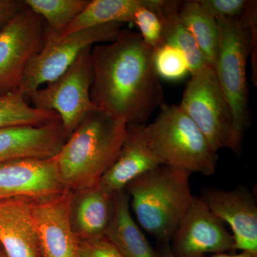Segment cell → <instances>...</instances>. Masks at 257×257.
<instances>
[{
  "instance_id": "cell-1",
  "label": "cell",
  "mask_w": 257,
  "mask_h": 257,
  "mask_svg": "<svg viewBox=\"0 0 257 257\" xmlns=\"http://www.w3.org/2000/svg\"><path fill=\"white\" fill-rule=\"evenodd\" d=\"M90 98L100 109L128 124H145L165 104L154 51L139 32L123 28L114 41L92 49Z\"/></svg>"
},
{
  "instance_id": "cell-2",
  "label": "cell",
  "mask_w": 257,
  "mask_h": 257,
  "mask_svg": "<svg viewBox=\"0 0 257 257\" xmlns=\"http://www.w3.org/2000/svg\"><path fill=\"white\" fill-rule=\"evenodd\" d=\"M126 124L100 109L88 112L54 157L61 183L71 192L99 184L114 163Z\"/></svg>"
},
{
  "instance_id": "cell-3",
  "label": "cell",
  "mask_w": 257,
  "mask_h": 257,
  "mask_svg": "<svg viewBox=\"0 0 257 257\" xmlns=\"http://www.w3.org/2000/svg\"><path fill=\"white\" fill-rule=\"evenodd\" d=\"M192 174L162 165L134 179L124 190L139 224L158 243H170L194 197Z\"/></svg>"
},
{
  "instance_id": "cell-4",
  "label": "cell",
  "mask_w": 257,
  "mask_h": 257,
  "mask_svg": "<svg viewBox=\"0 0 257 257\" xmlns=\"http://www.w3.org/2000/svg\"><path fill=\"white\" fill-rule=\"evenodd\" d=\"M219 32L214 72L227 101L232 118L227 147L236 156L242 150L250 125L246 65L250 57V33L244 17L216 19Z\"/></svg>"
},
{
  "instance_id": "cell-5",
  "label": "cell",
  "mask_w": 257,
  "mask_h": 257,
  "mask_svg": "<svg viewBox=\"0 0 257 257\" xmlns=\"http://www.w3.org/2000/svg\"><path fill=\"white\" fill-rule=\"evenodd\" d=\"M148 143L164 165L210 176L218 155L202 132L177 104H164L151 124L146 125Z\"/></svg>"
},
{
  "instance_id": "cell-6",
  "label": "cell",
  "mask_w": 257,
  "mask_h": 257,
  "mask_svg": "<svg viewBox=\"0 0 257 257\" xmlns=\"http://www.w3.org/2000/svg\"><path fill=\"white\" fill-rule=\"evenodd\" d=\"M124 25L106 24L68 35L55 33L47 25L45 45L28 64L20 87L25 98L42 84L58 78L84 49L114 41Z\"/></svg>"
},
{
  "instance_id": "cell-7",
  "label": "cell",
  "mask_w": 257,
  "mask_h": 257,
  "mask_svg": "<svg viewBox=\"0 0 257 257\" xmlns=\"http://www.w3.org/2000/svg\"><path fill=\"white\" fill-rule=\"evenodd\" d=\"M92 47L82 51L58 78L27 96L32 106L59 115L66 140L89 111L96 109L90 98Z\"/></svg>"
},
{
  "instance_id": "cell-8",
  "label": "cell",
  "mask_w": 257,
  "mask_h": 257,
  "mask_svg": "<svg viewBox=\"0 0 257 257\" xmlns=\"http://www.w3.org/2000/svg\"><path fill=\"white\" fill-rule=\"evenodd\" d=\"M46 31L45 20L26 4L0 31V94L20 90L28 64L45 45Z\"/></svg>"
},
{
  "instance_id": "cell-9",
  "label": "cell",
  "mask_w": 257,
  "mask_h": 257,
  "mask_svg": "<svg viewBox=\"0 0 257 257\" xmlns=\"http://www.w3.org/2000/svg\"><path fill=\"white\" fill-rule=\"evenodd\" d=\"M178 106L197 125L214 152L227 147L232 118L214 69L208 66L192 75Z\"/></svg>"
},
{
  "instance_id": "cell-10",
  "label": "cell",
  "mask_w": 257,
  "mask_h": 257,
  "mask_svg": "<svg viewBox=\"0 0 257 257\" xmlns=\"http://www.w3.org/2000/svg\"><path fill=\"white\" fill-rule=\"evenodd\" d=\"M225 224L200 197L194 196L171 237L172 253L175 257H202L207 253H235L234 237Z\"/></svg>"
},
{
  "instance_id": "cell-11",
  "label": "cell",
  "mask_w": 257,
  "mask_h": 257,
  "mask_svg": "<svg viewBox=\"0 0 257 257\" xmlns=\"http://www.w3.org/2000/svg\"><path fill=\"white\" fill-rule=\"evenodd\" d=\"M72 192L33 199L32 215L41 257H79V240L70 218Z\"/></svg>"
},
{
  "instance_id": "cell-12",
  "label": "cell",
  "mask_w": 257,
  "mask_h": 257,
  "mask_svg": "<svg viewBox=\"0 0 257 257\" xmlns=\"http://www.w3.org/2000/svg\"><path fill=\"white\" fill-rule=\"evenodd\" d=\"M201 199L218 218L232 230L234 248L257 253V203L249 189L232 190L204 187Z\"/></svg>"
},
{
  "instance_id": "cell-13",
  "label": "cell",
  "mask_w": 257,
  "mask_h": 257,
  "mask_svg": "<svg viewBox=\"0 0 257 257\" xmlns=\"http://www.w3.org/2000/svg\"><path fill=\"white\" fill-rule=\"evenodd\" d=\"M64 191L54 157L17 160L0 165V199H38Z\"/></svg>"
},
{
  "instance_id": "cell-14",
  "label": "cell",
  "mask_w": 257,
  "mask_h": 257,
  "mask_svg": "<svg viewBox=\"0 0 257 257\" xmlns=\"http://www.w3.org/2000/svg\"><path fill=\"white\" fill-rule=\"evenodd\" d=\"M164 165L148 143L146 124H126V135L117 158L98 185L112 193L124 190L139 177Z\"/></svg>"
},
{
  "instance_id": "cell-15",
  "label": "cell",
  "mask_w": 257,
  "mask_h": 257,
  "mask_svg": "<svg viewBox=\"0 0 257 257\" xmlns=\"http://www.w3.org/2000/svg\"><path fill=\"white\" fill-rule=\"evenodd\" d=\"M66 141L61 121L43 126L0 128V165L55 157Z\"/></svg>"
},
{
  "instance_id": "cell-16",
  "label": "cell",
  "mask_w": 257,
  "mask_h": 257,
  "mask_svg": "<svg viewBox=\"0 0 257 257\" xmlns=\"http://www.w3.org/2000/svg\"><path fill=\"white\" fill-rule=\"evenodd\" d=\"M33 199H0V247L7 257H41L32 215Z\"/></svg>"
},
{
  "instance_id": "cell-17",
  "label": "cell",
  "mask_w": 257,
  "mask_h": 257,
  "mask_svg": "<svg viewBox=\"0 0 257 257\" xmlns=\"http://www.w3.org/2000/svg\"><path fill=\"white\" fill-rule=\"evenodd\" d=\"M114 194L99 185L72 192L71 222L79 241L104 236L112 214Z\"/></svg>"
},
{
  "instance_id": "cell-18",
  "label": "cell",
  "mask_w": 257,
  "mask_h": 257,
  "mask_svg": "<svg viewBox=\"0 0 257 257\" xmlns=\"http://www.w3.org/2000/svg\"><path fill=\"white\" fill-rule=\"evenodd\" d=\"M104 237L123 257H156V250L133 219L130 197L124 190L114 194L112 214Z\"/></svg>"
},
{
  "instance_id": "cell-19",
  "label": "cell",
  "mask_w": 257,
  "mask_h": 257,
  "mask_svg": "<svg viewBox=\"0 0 257 257\" xmlns=\"http://www.w3.org/2000/svg\"><path fill=\"white\" fill-rule=\"evenodd\" d=\"M179 18L192 35L209 67L214 69L219 49V32L217 22L199 0L182 1Z\"/></svg>"
},
{
  "instance_id": "cell-20",
  "label": "cell",
  "mask_w": 257,
  "mask_h": 257,
  "mask_svg": "<svg viewBox=\"0 0 257 257\" xmlns=\"http://www.w3.org/2000/svg\"><path fill=\"white\" fill-rule=\"evenodd\" d=\"M147 0H92L66 28L68 35L109 23H133L135 13Z\"/></svg>"
},
{
  "instance_id": "cell-21",
  "label": "cell",
  "mask_w": 257,
  "mask_h": 257,
  "mask_svg": "<svg viewBox=\"0 0 257 257\" xmlns=\"http://www.w3.org/2000/svg\"><path fill=\"white\" fill-rule=\"evenodd\" d=\"M182 1L168 0L165 9L158 14L164 28V45H172L183 52L189 64V74L194 75L208 67L192 35L179 18Z\"/></svg>"
},
{
  "instance_id": "cell-22",
  "label": "cell",
  "mask_w": 257,
  "mask_h": 257,
  "mask_svg": "<svg viewBox=\"0 0 257 257\" xmlns=\"http://www.w3.org/2000/svg\"><path fill=\"white\" fill-rule=\"evenodd\" d=\"M60 120L55 111L30 106L21 90L0 94V128L17 126H39Z\"/></svg>"
},
{
  "instance_id": "cell-23",
  "label": "cell",
  "mask_w": 257,
  "mask_h": 257,
  "mask_svg": "<svg viewBox=\"0 0 257 257\" xmlns=\"http://www.w3.org/2000/svg\"><path fill=\"white\" fill-rule=\"evenodd\" d=\"M25 3L45 20L52 31L62 35L85 9L89 0H25Z\"/></svg>"
},
{
  "instance_id": "cell-24",
  "label": "cell",
  "mask_w": 257,
  "mask_h": 257,
  "mask_svg": "<svg viewBox=\"0 0 257 257\" xmlns=\"http://www.w3.org/2000/svg\"><path fill=\"white\" fill-rule=\"evenodd\" d=\"M166 4V0H147L135 13L133 24L140 30L144 43L155 51L164 45V28L160 13Z\"/></svg>"
},
{
  "instance_id": "cell-25",
  "label": "cell",
  "mask_w": 257,
  "mask_h": 257,
  "mask_svg": "<svg viewBox=\"0 0 257 257\" xmlns=\"http://www.w3.org/2000/svg\"><path fill=\"white\" fill-rule=\"evenodd\" d=\"M154 65L159 77L170 82H179L189 74L185 55L172 45H164L154 51Z\"/></svg>"
},
{
  "instance_id": "cell-26",
  "label": "cell",
  "mask_w": 257,
  "mask_h": 257,
  "mask_svg": "<svg viewBox=\"0 0 257 257\" xmlns=\"http://www.w3.org/2000/svg\"><path fill=\"white\" fill-rule=\"evenodd\" d=\"M199 3L215 19L242 18L248 0H199Z\"/></svg>"
},
{
  "instance_id": "cell-27",
  "label": "cell",
  "mask_w": 257,
  "mask_h": 257,
  "mask_svg": "<svg viewBox=\"0 0 257 257\" xmlns=\"http://www.w3.org/2000/svg\"><path fill=\"white\" fill-rule=\"evenodd\" d=\"M79 257H123L104 236L99 239L79 241Z\"/></svg>"
},
{
  "instance_id": "cell-28",
  "label": "cell",
  "mask_w": 257,
  "mask_h": 257,
  "mask_svg": "<svg viewBox=\"0 0 257 257\" xmlns=\"http://www.w3.org/2000/svg\"><path fill=\"white\" fill-rule=\"evenodd\" d=\"M250 33V56H251L252 82L257 84V2L248 0L247 8L244 15Z\"/></svg>"
},
{
  "instance_id": "cell-29",
  "label": "cell",
  "mask_w": 257,
  "mask_h": 257,
  "mask_svg": "<svg viewBox=\"0 0 257 257\" xmlns=\"http://www.w3.org/2000/svg\"><path fill=\"white\" fill-rule=\"evenodd\" d=\"M25 5L23 0H0V31Z\"/></svg>"
},
{
  "instance_id": "cell-30",
  "label": "cell",
  "mask_w": 257,
  "mask_h": 257,
  "mask_svg": "<svg viewBox=\"0 0 257 257\" xmlns=\"http://www.w3.org/2000/svg\"><path fill=\"white\" fill-rule=\"evenodd\" d=\"M156 250V257H175L171 250L170 243H158Z\"/></svg>"
},
{
  "instance_id": "cell-31",
  "label": "cell",
  "mask_w": 257,
  "mask_h": 257,
  "mask_svg": "<svg viewBox=\"0 0 257 257\" xmlns=\"http://www.w3.org/2000/svg\"><path fill=\"white\" fill-rule=\"evenodd\" d=\"M202 257L208 256H204ZM210 257H257V253L248 251H241V252L239 253H230V254L226 253H215V254Z\"/></svg>"
},
{
  "instance_id": "cell-32",
  "label": "cell",
  "mask_w": 257,
  "mask_h": 257,
  "mask_svg": "<svg viewBox=\"0 0 257 257\" xmlns=\"http://www.w3.org/2000/svg\"><path fill=\"white\" fill-rule=\"evenodd\" d=\"M0 257H7L1 247H0Z\"/></svg>"
}]
</instances>
